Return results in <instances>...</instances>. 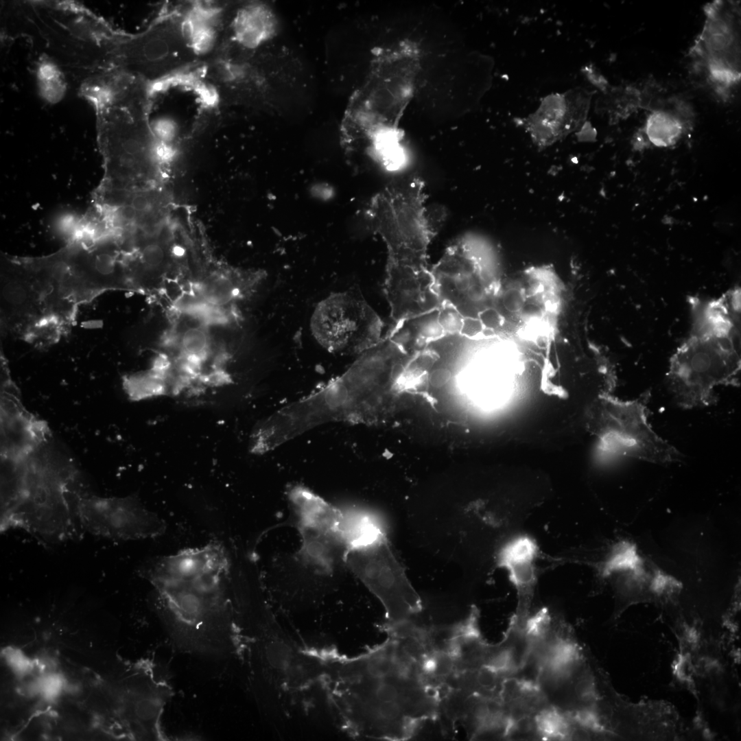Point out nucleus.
Returning a JSON list of instances; mask_svg holds the SVG:
<instances>
[{
	"label": "nucleus",
	"mask_w": 741,
	"mask_h": 741,
	"mask_svg": "<svg viewBox=\"0 0 741 741\" xmlns=\"http://www.w3.org/2000/svg\"><path fill=\"white\" fill-rule=\"evenodd\" d=\"M381 630L385 641L359 655L326 657L323 688L351 736L407 740L438 720L439 685L421 626L405 621Z\"/></svg>",
	"instance_id": "f257e3e1"
},
{
	"label": "nucleus",
	"mask_w": 741,
	"mask_h": 741,
	"mask_svg": "<svg viewBox=\"0 0 741 741\" xmlns=\"http://www.w3.org/2000/svg\"><path fill=\"white\" fill-rule=\"evenodd\" d=\"M139 573L154 588L167 635L178 649L212 656L239 650L242 635L222 545L211 543L151 558Z\"/></svg>",
	"instance_id": "f03ea898"
},
{
	"label": "nucleus",
	"mask_w": 741,
	"mask_h": 741,
	"mask_svg": "<svg viewBox=\"0 0 741 741\" xmlns=\"http://www.w3.org/2000/svg\"><path fill=\"white\" fill-rule=\"evenodd\" d=\"M425 200L423 182L410 178L375 196L367 210L372 228L387 248L384 291L390 309V329L441 306L427 261L438 224Z\"/></svg>",
	"instance_id": "7ed1b4c3"
},
{
	"label": "nucleus",
	"mask_w": 741,
	"mask_h": 741,
	"mask_svg": "<svg viewBox=\"0 0 741 741\" xmlns=\"http://www.w3.org/2000/svg\"><path fill=\"white\" fill-rule=\"evenodd\" d=\"M687 303L690 330L670 357L666 379L677 404L692 409L716 403L717 387L740 385L741 290L690 296Z\"/></svg>",
	"instance_id": "20e7f679"
},
{
	"label": "nucleus",
	"mask_w": 741,
	"mask_h": 741,
	"mask_svg": "<svg viewBox=\"0 0 741 741\" xmlns=\"http://www.w3.org/2000/svg\"><path fill=\"white\" fill-rule=\"evenodd\" d=\"M167 327L150 366L132 376L143 399L227 382L228 352L217 334L224 327L204 314L166 310Z\"/></svg>",
	"instance_id": "39448f33"
},
{
	"label": "nucleus",
	"mask_w": 741,
	"mask_h": 741,
	"mask_svg": "<svg viewBox=\"0 0 741 741\" xmlns=\"http://www.w3.org/2000/svg\"><path fill=\"white\" fill-rule=\"evenodd\" d=\"M86 495L74 466L38 449L24 460L19 493L1 512V532L21 529L54 543L73 540L84 531L79 504Z\"/></svg>",
	"instance_id": "423d86ee"
},
{
	"label": "nucleus",
	"mask_w": 741,
	"mask_h": 741,
	"mask_svg": "<svg viewBox=\"0 0 741 741\" xmlns=\"http://www.w3.org/2000/svg\"><path fill=\"white\" fill-rule=\"evenodd\" d=\"M22 18L43 40L47 56L85 77L110 67L112 53L122 34L101 17L71 1L22 3Z\"/></svg>",
	"instance_id": "0eeeda50"
},
{
	"label": "nucleus",
	"mask_w": 741,
	"mask_h": 741,
	"mask_svg": "<svg viewBox=\"0 0 741 741\" xmlns=\"http://www.w3.org/2000/svg\"><path fill=\"white\" fill-rule=\"evenodd\" d=\"M431 270L441 305L447 304L464 320L478 322L493 311L503 277L494 248L482 237H460Z\"/></svg>",
	"instance_id": "6e6552de"
},
{
	"label": "nucleus",
	"mask_w": 741,
	"mask_h": 741,
	"mask_svg": "<svg viewBox=\"0 0 741 741\" xmlns=\"http://www.w3.org/2000/svg\"><path fill=\"white\" fill-rule=\"evenodd\" d=\"M564 296V283L552 266H532L502 278L493 312L519 339L549 340L558 328Z\"/></svg>",
	"instance_id": "1a4fd4ad"
},
{
	"label": "nucleus",
	"mask_w": 741,
	"mask_h": 741,
	"mask_svg": "<svg viewBox=\"0 0 741 741\" xmlns=\"http://www.w3.org/2000/svg\"><path fill=\"white\" fill-rule=\"evenodd\" d=\"M650 397L649 391L628 401L605 394L591 403L588 425L598 439L600 451L661 464L682 458L680 451L660 437L648 422Z\"/></svg>",
	"instance_id": "9d476101"
},
{
	"label": "nucleus",
	"mask_w": 741,
	"mask_h": 741,
	"mask_svg": "<svg viewBox=\"0 0 741 741\" xmlns=\"http://www.w3.org/2000/svg\"><path fill=\"white\" fill-rule=\"evenodd\" d=\"M145 107V103L133 102L94 110L104 167L98 189L128 191L145 168L156 165L150 124L136 126Z\"/></svg>",
	"instance_id": "9b49d317"
},
{
	"label": "nucleus",
	"mask_w": 741,
	"mask_h": 741,
	"mask_svg": "<svg viewBox=\"0 0 741 741\" xmlns=\"http://www.w3.org/2000/svg\"><path fill=\"white\" fill-rule=\"evenodd\" d=\"M384 324L357 290L334 292L320 301L310 320L316 340L336 354L362 353L382 339Z\"/></svg>",
	"instance_id": "f8f14e48"
},
{
	"label": "nucleus",
	"mask_w": 741,
	"mask_h": 741,
	"mask_svg": "<svg viewBox=\"0 0 741 741\" xmlns=\"http://www.w3.org/2000/svg\"><path fill=\"white\" fill-rule=\"evenodd\" d=\"M343 561L379 600L385 623L410 620L421 611V600L394 555L386 534L347 550Z\"/></svg>",
	"instance_id": "ddd939ff"
},
{
	"label": "nucleus",
	"mask_w": 741,
	"mask_h": 741,
	"mask_svg": "<svg viewBox=\"0 0 741 741\" xmlns=\"http://www.w3.org/2000/svg\"><path fill=\"white\" fill-rule=\"evenodd\" d=\"M79 515L85 532L112 540L152 539L162 535L167 528L161 517L134 496L87 495L80 502Z\"/></svg>",
	"instance_id": "4468645a"
},
{
	"label": "nucleus",
	"mask_w": 741,
	"mask_h": 741,
	"mask_svg": "<svg viewBox=\"0 0 741 741\" xmlns=\"http://www.w3.org/2000/svg\"><path fill=\"white\" fill-rule=\"evenodd\" d=\"M292 506L302 537L298 552L301 560L318 572H332L337 560L340 556L343 560L346 550L342 510L315 493L302 495Z\"/></svg>",
	"instance_id": "2eb2a0df"
},
{
	"label": "nucleus",
	"mask_w": 741,
	"mask_h": 741,
	"mask_svg": "<svg viewBox=\"0 0 741 741\" xmlns=\"http://www.w3.org/2000/svg\"><path fill=\"white\" fill-rule=\"evenodd\" d=\"M255 639L264 674L274 686L292 694L315 684L322 686V656L298 648L272 627L260 628Z\"/></svg>",
	"instance_id": "dca6fc26"
},
{
	"label": "nucleus",
	"mask_w": 741,
	"mask_h": 741,
	"mask_svg": "<svg viewBox=\"0 0 741 741\" xmlns=\"http://www.w3.org/2000/svg\"><path fill=\"white\" fill-rule=\"evenodd\" d=\"M1 457L23 460L47 443V423L26 410L8 370L1 372Z\"/></svg>",
	"instance_id": "f3484780"
},
{
	"label": "nucleus",
	"mask_w": 741,
	"mask_h": 741,
	"mask_svg": "<svg viewBox=\"0 0 741 741\" xmlns=\"http://www.w3.org/2000/svg\"><path fill=\"white\" fill-rule=\"evenodd\" d=\"M705 12L707 20L696 50L706 60L713 82L720 86L732 84L740 78L732 16L723 11L721 1L710 4Z\"/></svg>",
	"instance_id": "a211bd4d"
},
{
	"label": "nucleus",
	"mask_w": 741,
	"mask_h": 741,
	"mask_svg": "<svg viewBox=\"0 0 741 741\" xmlns=\"http://www.w3.org/2000/svg\"><path fill=\"white\" fill-rule=\"evenodd\" d=\"M538 554L536 541L527 534H519L507 541L497 554V565L506 571L517 591V609L510 620L519 627L524 626L530 616L537 580L534 562Z\"/></svg>",
	"instance_id": "6ab92c4d"
},
{
	"label": "nucleus",
	"mask_w": 741,
	"mask_h": 741,
	"mask_svg": "<svg viewBox=\"0 0 741 741\" xmlns=\"http://www.w3.org/2000/svg\"><path fill=\"white\" fill-rule=\"evenodd\" d=\"M575 96L574 92L552 95L527 119L526 129L539 147L545 148L563 139L583 123L586 99L578 102L579 97Z\"/></svg>",
	"instance_id": "aec40b11"
},
{
	"label": "nucleus",
	"mask_w": 741,
	"mask_h": 741,
	"mask_svg": "<svg viewBox=\"0 0 741 741\" xmlns=\"http://www.w3.org/2000/svg\"><path fill=\"white\" fill-rule=\"evenodd\" d=\"M275 19L265 5L251 3L242 8L234 17L233 36L240 45L253 49L271 38L275 30Z\"/></svg>",
	"instance_id": "412c9836"
},
{
	"label": "nucleus",
	"mask_w": 741,
	"mask_h": 741,
	"mask_svg": "<svg viewBox=\"0 0 741 741\" xmlns=\"http://www.w3.org/2000/svg\"><path fill=\"white\" fill-rule=\"evenodd\" d=\"M217 8L196 4L188 11L181 24L182 34L191 49L198 54L209 52L217 36Z\"/></svg>",
	"instance_id": "4be33fe9"
},
{
	"label": "nucleus",
	"mask_w": 741,
	"mask_h": 741,
	"mask_svg": "<svg viewBox=\"0 0 741 741\" xmlns=\"http://www.w3.org/2000/svg\"><path fill=\"white\" fill-rule=\"evenodd\" d=\"M61 66L48 56L41 58L36 69V80L38 93L48 103L56 104L65 95L66 81Z\"/></svg>",
	"instance_id": "5701e85b"
},
{
	"label": "nucleus",
	"mask_w": 741,
	"mask_h": 741,
	"mask_svg": "<svg viewBox=\"0 0 741 741\" xmlns=\"http://www.w3.org/2000/svg\"><path fill=\"white\" fill-rule=\"evenodd\" d=\"M683 132V123L670 113L656 110L646 120L645 133L648 139L655 146H672L677 142Z\"/></svg>",
	"instance_id": "b1692460"
},
{
	"label": "nucleus",
	"mask_w": 741,
	"mask_h": 741,
	"mask_svg": "<svg viewBox=\"0 0 741 741\" xmlns=\"http://www.w3.org/2000/svg\"><path fill=\"white\" fill-rule=\"evenodd\" d=\"M453 374L447 367L433 368L428 373V383L434 388H441L448 384Z\"/></svg>",
	"instance_id": "393cba45"
},
{
	"label": "nucleus",
	"mask_w": 741,
	"mask_h": 741,
	"mask_svg": "<svg viewBox=\"0 0 741 741\" xmlns=\"http://www.w3.org/2000/svg\"><path fill=\"white\" fill-rule=\"evenodd\" d=\"M5 657L11 666L17 672L24 674L31 668L30 661L19 651L7 650Z\"/></svg>",
	"instance_id": "a878e982"
}]
</instances>
